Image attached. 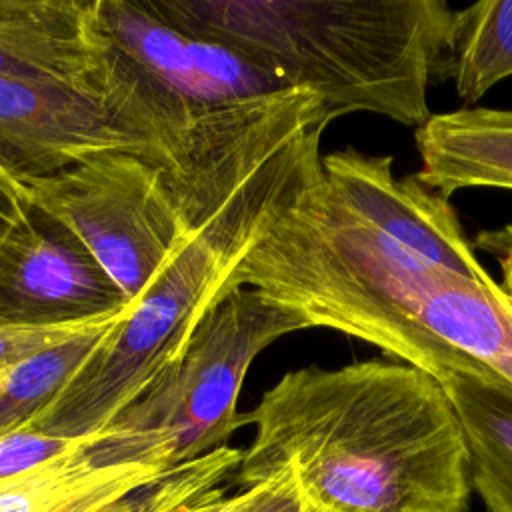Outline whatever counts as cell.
<instances>
[{
    "mask_svg": "<svg viewBox=\"0 0 512 512\" xmlns=\"http://www.w3.org/2000/svg\"><path fill=\"white\" fill-rule=\"evenodd\" d=\"M234 286L430 374L470 372L512 394V296L418 256L350 210L322 154L244 256Z\"/></svg>",
    "mask_w": 512,
    "mask_h": 512,
    "instance_id": "6da1fadb",
    "label": "cell"
},
{
    "mask_svg": "<svg viewBox=\"0 0 512 512\" xmlns=\"http://www.w3.org/2000/svg\"><path fill=\"white\" fill-rule=\"evenodd\" d=\"M254 440L236 470L298 474L318 512H468L470 460L442 384L374 358L286 372L246 412Z\"/></svg>",
    "mask_w": 512,
    "mask_h": 512,
    "instance_id": "7a4b0ae2",
    "label": "cell"
},
{
    "mask_svg": "<svg viewBox=\"0 0 512 512\" xmlns=\"http://www.w3.org/2000/svg\"><path fill=\"white\" fill-rule=\"evenodd\" d=\"M180 32L228 46L288 88L314 90L330 120L372 112L410 128L448 78L456 10L442 0H146Z\"/></svg>",
    "mask_w": 512,
    "mask_h": 512,
    "instance_id": "3957f363",
    "label": "cell"
},
{
    "mask_svg": "<svg viewBox=\"0 0 512 512\" xmlns=\"http://www.w3.org/2000/svg\"><path fill=\"white\" fill-rule=\"evenodd\" d=\"M324 128L316 124L284 138L208 202L188 240L26 430L66 438L100 434L176 360L204 314L236 288L238 264L320 152Z\"/></svg>",
    "mask_w": 512,
    "mask_h": 512,
    "instance_id": "277c9868",
    "label": "cell"
},
{
    "mask_svg": "<svg viewBox=\"0 0 512 512\" xmlns=\"http://www.w3.org/2000/svg\"><path fill=\"white\" fill-rule=\"evenodd\" d=\"M306 318L240 286L198 322L176 360L106 428L102 448L116 458L170 468L228 446L248 424L238 396L254 358L274 340L306 330Z\"/></svg>",
    "mask_w": 512,
    "mask_h": 512,
    "instance_id": "5b68a950",
    "label": "cell"
},
{
    "mask_svg": "<svg viewBox=\"0 0 512 512\" xmlns=\"http://www.w3.org/2000/svg\"><path fill=\"white\" fill-rule=\"evenodd\" d=\"M234 176L186 200L160 166L130 152H100L16 188L26 206L66 226L132 304Z\"/></svg>",
    "mask_w": 512,
    "mask_h": 512,
    "instance_id": "8992f818",
    "label": "cell"
},
{
    "mask_svg": "<svg viewBox=\"0 0 512 512\" xmlns=\"http://www.w3.org/2000/svg\"><path fill=\"white\" fill-rule=\"evenodd\" d=\"M130 300L60 222L26 206L0 244V322L66 326L114 316Z\"/></svg>",
    "mask_w": 512,
    "mask_h": 512,
    "instance_id": "52a82bcc",
    "label": "cell"
},
{
    "mask_svg": "<svg viewBox=\"0 0 512 512\" xmlns=\"http://www.w3.org/2000/svg\"><path fill=\"white\" fill-rule=\"evenodd\" d=\"M100 152H130L152 162L98 90L0 80V172L14 184L56 174Z\"/></svg>",
    "mask_w": 512,
    "mask_h": 512,
    "instance_id": "ba28073f",
    "label": "cell"
},
{
    "mask_svg": "<svg viewBox=\"0 0 512 512\" xmlns=\"http://www.w3.org/2000/svg\"><path fill=\"white\" fill-rule=\"evenodd\" d=\"M322 172L336 196L406 250L482 284H496L474 254L450 200L416 176L396 180L392 156L352 146L322 156Z\"/></svg>",
    "mask_w": 512,
    "mask_h": 512,
    "instance_id": "9c48e42d",
    "label": "cell"
},
{
    "mask_svg": "<svg viewBox=\"0 0 512 512\" xmlns=\"http://www.w3.org/2000/svg\"><path fill=\"white\" fill-rule=\"evenodd\" d=\"M98 0H0V80L98 90Z\"/></svg>",
    "mask_w": 512,
    "mask_h": 512,
    "instance_id": "30bf717a",
    "label": "cell"
},
{
    "mask_svg": "<svg viewBox=\"0 0 512 512\" xmlns=\"http://www.w3.org/2000/svg\"><path fill=\"white\" fill-rule=\"evenodd\" d=\"M100 442L0 482V512H126L174 470L158 460L108 456Z\"/></svg>",
    "mask_w": 512,
    "mask_h": 512,
    "instance_id": "8fae6325",
    "label": "cell"
},
{
    "mask_svg": "<svg viewBox=\"0 0 512 512\" xmlns=\"http://www.w3.org/2000/svg\"><path fill=\"white\" fill-rule=\"evenodd\" d=\"M430 190L450 198L462 188L512 190V110L464 106L432 114L414 132Z\"/></svg>",
    "mask_w": 512,
    "mask_h": 512,
    "instance_id": "7c38bea8",
    "label": "cell"
},
{
    "mask_svg": "<svg viewBox=\"0 0 512 512\" xmlns=\"http://www.w3.org/2000/svg\"><path fill=\"white\" fill-rule=\"evenodd\" d=\"M438 382L464 432L472 490L488 512H512V394L470 372Z\"/></svg>",
    "mask_w": 512,
    "mask_h": 512,
    "instance_id": "4fadbf2b",
    "label": "cell"
},
{
    "mask_svg": "<svg viewBox=\"0 0 512 512\" xmlns=\"http://www.w3.org/2000/svg\"><path fill=\"white\" fill-rule=\"evenodd\" d=\"M512 76V0H482L456 10L448 78L468 108Z\"/></svg>",
    "mask_w": 512,
    "mask_h": 512,
    "instance_id": "5bb4252c",
    "label": "cell"
},
{
    "mask_svg": "<svg viewBox=\"0 0 512 512\" xmlns=\"http://www.w3.org/2000/svg\"><path fill=\"white\" fill-rule=\"evenodd\" d=\"M130 310V308H128ZM126 310V312H128ZM114 318L74 340L48 348L40 354L0 368V436L24 428L32 422L66 386V382L84 364L88 354L98 346L122 318Z\"/></svg>",
    "mask_w": 512,
    "mask_h": 512,
    "instance_id": "9a60e30c",
    "label": "cell"
},
{
    "mask_svg": "<svg viewBox=\"0 0 512 512\" xmlns=\"http://www.w3.org/2000/svg\"><path fill=\"white\" fill-rule=\"evenodd\" d=\"M242 450L224 446L202 458L174 468L166 478L150 484L140 500L126 512H176L182 504L194 500L206 490L220 486L228 476L236 474Z\"/></svg>",
    "mask_w": 512,
    "mask_h": 512,
    "instance_id": "2e32d148",
    "label": "cell"
},
{
    "mask_svg": "<svg viewBox=\"0 0 512 512\" xmlns=\"http://www.w3.org/2000/svg\"><path fill=\"white\" fill-rule=\"evenodd\" d=\"M108 434L110 430L86 438H66L26 428L4 434L0 436V482L24 474L44 462L60 458L82 446L104 440Z\"/></svg>",
    "mask_w": 512,
    "mask_h": 512,
    "instance_id": "e0dca14e",
    "label": "cell"
},
{
    "mask_svg": "<svg viewBox=\"0 0 512 512\" xmlns=\"http://www.w3.org/2000/svg\"><path fill=\"white\" fill-rule=\"evenodd\" d=\"M230 512H318L298 474L288 464L262 472L234 494Z\"/></svg>",
    "mask_w": 512,
    "mask_h": 512,
    "instance_id": "ac0fdd59",
    "label": "cell"
},
{
    "mask_svg": "<svg viewBox=\"0 0 512 512\" xmlns=\"http://www.w3.org/2000/svg\"><path fill=\"white\" fill-rule=\"evenodd\" d=\"M120 314L88 320L82 324H66V326H20V324L0 322V368L20 362L24 358H30L34 354H40L68 340H74L102 324L112 322Z\"/></svg>",
    "mask_w": 512,
    "mask_h": 512,
    "instance_id": "d6986e66",
    "label": "cell"
},
{
    "mask_svg": "<svg viewBox=\"0 0 512 512\" xmlns=\"http://www.w3.org/2000/svg\"><path fill=\"white\" fill-rule=\"evenodd\" d=\"M472 248L490 254L498 262L502 272L500 286L508 296H512V224L478 232L472 242Z\"/></svg>",
    "mask_w": 512,
    "mask_h": 512,
    "instance_id": "ffe728a7",
    "label": "cell"
},
{
    "mask_svg": "<svg viewBox=\"0 0 512 512\" xmlns=\"http://www.w3.org/2000/svg\"><path fill=\"white\" fill-rule=\"evenodd\" d=\"M26 218V204L16 184L0 172V244Z\"/></svg>",
    "mask_w": 512,
    "mask_h": 512,
    "instance_id": "44dd1931",
    "label": "cell"
},
{
    "mask_svg": "<svg viewBox=\"0 0 512 512\" xmlns=\"http://www.w3.org/2000/svg\"><path fill=\"white\" fill-rule=\"evenodd\" d=\"M232 502H234V494L228 496L220 484L196 496L194 500L182 504L176 512H230Z\"/></svg>",
    "mask_w": 512,
    "mask_h": 512,
    "instance_id": "7402d4cb",
    "label": "cell"
}]
</instances>
